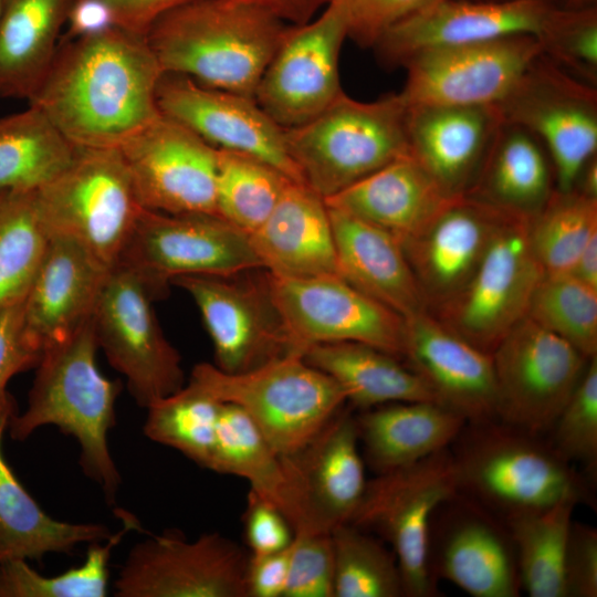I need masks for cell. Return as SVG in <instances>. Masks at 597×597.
Listing matches in <instances>:
<instances>
[{"label":"cell","instance_id":"25","mask_svg":"<svg viewBox=\"0 0 597 597\" xmlns=\"http://www.w3.org/2000/svg\"><path fill=\"white\" fill-rule=\"evenodd\" d=\"M507 213L470 196L457 197L401 243L428 312L468 283Z\"/></svg>","mask_w":597,"mask_h":597},{"label":"cell","instance_id":"48","mask_svg":"<svg viewBox=\"0 0 597 597\" xmlns=\"http://www.w3.org/2000/svg\"><path fill=\"white\" fill-rule=\"evenodd\" d=\"M283 597H335L331 533L294 534Z\"/></svg>","mask_w":597,"mask_h":597},{"label":"cell","instance_id":"40","mask_svg":"<svg viewBox=\"0 0 597 597\" xmlns=\"http://www.w3.org/2000/svg\"><path fill=\"white\" fill-rule=\"evenodd\" d=\"M122 527L100 542L90 543L85 561L55 576H45L25 559L0 564V597H105L108 591L109 561L125 534L140 530L137 517L116 510Z\"/></svg>","mask_w":597,"mask_h":597},{"label":"cell","instance_id":"27","mask_svg":"<svg viewBox=\"0 0 597 597\" xmlns=\"http://www.w3.org/2000/svg\"><path fill=\"white\" fill-rule=\"evenodd\" d=\"M109 271L76 240L50 234L23 300L24 327L42 349L93 317Z\"/></svg>","mask_w":597,"mask_h":597},{"label":"cell","instance_id":"43","mask_svg":"<svg viewBox=\"0 0 597 597\" xmlns=\"http://www.w3.org/2000/svg\"><path fill=\"white\" fill-rule=\"evenodd\" d=\"M597 234V200L575 190H556L528 221L533 253L545 275L569 274Z\"/></svg>","mask_w":597,"mask_h":597},{"label":"cell","instance_id":"42","mask_svg":"<svg viewBox=\"0 0 597 597\" xmlns=\"http://www.w3.org/2000/svg\"><path fill=\"white\" fill-rule=\"evenodd\" d=\"M221 407V401L188 381L146 408L144 434L209 470Z\"/></svg>","mask_w":597,"mask_h":597},{"label":"cell","instance_id":"20","mask_svg":"<svg viewBox=\"0 0 597 597\" xmlns=\"http://www.w3.org/2000/svg\"><path fill=\"white\" fill-rule=\"evenodd\" d=\"M148 210L216 214L217 148L163 114L118 148Z\"/></svg>","mask_w":597,"mask_h":597},{"label":"cell","instance_id":"47","mask_svg":"<svg viewBox=\"0 0 597 597\" xmlns=\"http://www.w3.org/2000/svg\"><path fill=\"white\" fill-rule=\"evenodd\" d=\"M551 447L565 461L597 470V355L589 358L575 389L548 431Z\"/></svg>","mask_w":597,"mask_h":597},{"label":"cell","instance_id":"23","mask_svg":"<svg viewBox=\"0 0 597 597\" xmlns=\"http://www.w3.org/2000/svg\"><path fill=\"white\" fill-rule=\"evenodd\" d=\"M298 515V533H331L348 523L366 488L356 416L337 411L298 452L282 457Z\"/></svg>","mask_w":597,"mask_h":597},{"label":"cell","instance_id":"28","mask_svg":"<svg viewBox=\"0 0 597 597\" xmlns=\"http://www.w3.org/2000/svg\"><path fill=\"white\" fill-rule=\"evenodd\" d=\"M327 209L337 275L404 318L428 311L400 241L352 214Z\"/></svg>","mask_w":597,"mask_h":597},{"label":"cell","instance_id":"14","mask_svg":"<svg viewBox=\"0 0 597 597\" xmlns=\"http://www.w3.org/2000/svg\"><path fill=\"white\" fill-rule=\"evenodd\" d=\"M504 122L531 130L552 159L556 189L572 190L597 155V88L540 54L510 94L495 105Z\"/></svg>","mask_w":597,"mask_h":597},{"label":"cell","instance_id":"9","mask_svg":"<svg viewBox=\"0 0 597 597\" xmlns=\"http://www.w3.org/2000/svg\"><path fill=\"white\" fill-rule=\"evenodd\" d=\"M457 491L450 447L366 483L348 523L375 532L390 545L407 597L438 593L428 565L430 522L437 507Z\"/></svg>","mask_w":597,"mask_h":597},{"label":"cell","instance_id":"1","mask_svg":"<svg viewBox=\"0 0 597 597\" xmlns=\"http://www.w3.org/2000/svg\"><path fill=\"white\" fill-rule=\"evenodd\" d=\"M161 74L145 36L114 25L60 41L28 102L75 147L118 149L161 115Z\"/></svg>","mask_w":597,"mask_h":597},{"label":"cell","instance_id":"6","mask_svg":"<svg viewBox=\"0 0 597 597\" xmlns=\"http://www.w3.org/2000/svg\"><path fill=\"white\" fill-rule=\"evenodd\" d=\"M188 381L239 407L282 457L304 448L347 402L341 386L297 353L239 374L199 363Z\"/></svg>","mask_w":597,"mask_h":597},{"label":"cell","instance_id":"21","mask_svg":"<svg viewBox=\"0 0 597 597\" xmlns=\"http://www.w3.org/2000/svg\"><path fill=\"white\" fill-rule=\"evenodd\" d=\"M156 100L164 116L184 125L212 147L259 158L291 180L304 182L286 150L283 128L254 98L163 72Z\"/></svg>","mask_w":597,"mask_h":597},{"label":"cell","instance_id":"60","mask_svg":"<svg viewBox=\"0 0 597 597\" xmlns=\"http://www.w3.org/2000/svg\"><path fill=\"white\" fill-rule=\"evenodd\" d=\"M2 6H3V0H0V17H1V11H2Z\"/></svg>","mask_w":597,"mask_h":597},{"label":"cell","instance_id":"51","mask_svg":"<svg viewBox=\"0 0 597 597\" xmlns=\"http://www.w3.org/2000/svg\"><path fill=\"white\" fill-rule=\"evenodd\" d=\"M566 597L597 596V530L572 520L564 559Z\"/></svg>","mask_w":597,"mask_h":597},{"label":"cell","instance_id":"34","mask_svg":"<svg viewBox=\"0 0 597 597\" xmlns=\"http://www.w3.org/2000/svg\"><path fill=\"white\" fill-rule=\"evenodd\" d=\"M74 0H3L0 98H25L42 82Z\"/></svg>","mask_w":597,"mask_h":597},{"label":"cell","instance_id":"41","mask_svg":"<svg viewBox=\"0 0 597 597\" xmlns=\"http://www.w3.org/2000/svg\"><path fill=\"white\" fill-rule=\"evenodd\" d=\"M291 181L259 158L217 149L216 213L250 235L268 219Z\"/></svg>","mask_w":597,"mask_h":597},{"label":"cell","instance_id":"5","mask_svg":"<svg viewBox=\"0 0 597 597\" xmlns=\"http://www.w3.org/2000/svg\"><path fill=\"white\" fill-rule=\"evenodd\" d=\"M409 107L399 94L373 102L343 93L312 121L283 128L303 181L326 199L409 154Z\"/></svg>","mask_w":597,"mask_h":597},{"label":"cell","instance_id":"53","mask_svg":"<svg viewBox=\"0 0 597 597\" xmlns=\"http://www.w3.org/2000/svg\"><path fill=\"white\" fill-rule=\"evenodd\" d=\"M291 545L279 552L249 556L247 567L248 597L284 596L290 568Z\"/></svg>","mask_w":597,"mask_h":597},{"label":"cell","instance_id":"4","mask_svg":"<svg viewBox=\"0 0 597 597\" xmlns=\"http://www.w3.org/2000/svg\"><path fill=\"white\" fill-rule=\"evenodd\" d=\"M451 446L458 491L503 520L566 500L591 503L586 478L543 436L492 419L467 422Z\"/></svg>","mask_w":597,"mask_h":597},{"label":"cell","instance_id":"10","mask_svg":"<svg viewBox=\"0 0 597 597\" xmlns=\"http://www.w3.org/2000/svg\"><path fill=\"white\" fill-rule=\"evenodd\" d=\"M528 221L507 213L468 283L429 312L489 354L525 317L544 275L530 243Z\"/></svg>","mask_w":597,"mask_h":597},{"label":"cell","instance_id":"13","mask_svg":"<svg viewBox=\"0 0 597 597\" xmlns=\"http://www.w3.org/2000/svg\"><path fill=\"white\" fill-rule=\"evenodd\" d=\"M491 355L496 419L543 437L553 427L589 359L527 317L506 333Z\"/></svg>","mask_w":597,"mask_h":597},{"label":"cell","instance_id":"57","mask_svg":"<svg viewBox=\"0 0 597 597\" xmlns=\"http://www.w3.org/2000/svg\"><path fill=\"white\" fill-rule=\"evenodd\" d=\"M569 275L597 290V234L586 244Z\"/></svg>","mask_w":597,"mask_h":597},{"label":"cell","instance_id":"38","mask_svg":"<svg viewBox=\"0 0 597 597\" xmlns=\"http://www.w3.org/2000/svg\"><path fill=\"white\" fill-rule=\"evenodd\" d=\"M574 501L504 520L517 557L522 590L531 597H566L564 559Z\"/></svg>","mask_w":597,"mask_h":597},{"label":"cell","instance_id":"49","mask_svg":"<svg viewBox=\"0 0 597 597\" xmlns=\"http://www.w3.org/2000/svg\"><path fill=\"white\" fill-rule=\"evenodd\" d=\"M439 0H331L342 14L347 38L374 48L383 34L401 20Z\"/></svg>","mask_w":597,"mask_h":597},{"label":"cell","instance_id":"19","mask_svg":"<svg viewBox=\"0 0 597 597\" xmlns=\"http://www.w3.org/2000/svg\"><path fill=\"white\" fill-rule=\"evenodd\" d=\"M542 52L530 34L426 51L404 64L400 95L408 106L498 105Z\"/></svg>","mask_w":597,"mask_h":597},{"label":"cell","instance_id":"58","mask_svg":"<svg viewBox=\"0 0 597 597\" xmlns=\"http://www.w3.org/2000/svg\"><path fill=\"white\" fill-rule=\"evenodd\" d=\"M572 190L597 200V155L589 158L582 167Z\"/></svg>","mask_w":597,"mask_h":597},{"label":"cell","instance_id":"56","mask_svg":"<svg viewBox=\"0 0 597 597\" xmlns=\"http://www.w3.org/2000/svg\"><path fill=\"white\" fill-rule=\"evenodd\" d=\"M268 11L279 20L293 25L304 24L326 7L331 0H243Z\"/></svg>","mask_w":597,"mask_h":597},{"label":"cell","instance_id":"61","mask_svg":"<svg viewBox=\"0 0 597 597\" xmlns=\"http://www.w3.org/2000/svg\"><path fill=\"white\" fill-rule=\"evenodd\" d=\"M492 1H500V0H492Z\"/></svg>","mask_w":597,"mask_h":597},{"label":"cell","instance_id":"8","mask_svg":"<svg viewBox=\"0 0 597 597\" xmlns=\"http://www.w3.org/2000/svg\"><path fill=\"white\" fill-rule=\"evenodd\" d=\"M164 296L137 270L118 263L108 272L93 314L98 348L125 377L142 408L185 386L180 354L164 335L153 307Z\"/></svg>","mask_w":597,"mask_h":597},{"label":"cell","instance_id":"32","mask_svg":"<svg viewBox=\"0 0 597 597\" xmlns=\"http://www.w3.org/2000/svg\"><path fill=\"white\" fill-rule=\"evenodd\" d=\"M14 398H0V564L41 561L49 553H70L77 545L107 540L101 523H71L51 517L20 483L2 453V438L15 413Z\"/></svg>","mask_w":597,"mask_h":597},{"label":"cell","instance_id":"45","mask_svg":"<svg viewBox=\"0 0 597 597\" xmlns=\"http://www.w3.org/2000/svg\"><path fill=\"white\" fill-rule=\"evenodd\" d=\"M525 317L568 342L586 358L597 355V290L574 276L544 274Z\"/></svg>","mask_w":597,"mask_h":597},{"label":"cell","instance_id":"54","mask_svg":"<svg viewBox=\"0 0 597 597\" xmlns=\"http://www.w3.org/2000/svg\"><path fill=\"white\" fill-rule=\"evenodd\" d=\"M116 27L145 36L153 22L164 13L191 0H103Z\"/></svg>","mask_w":597,"mask_h":597},{"label":"cell","instance_id":"33","mask_svg":"<svg viewBox=\"0 0 597 597\" xmlns=\"http://www.w3.org/2000/svg\"><path fill=\"white\" fill-rule=\"evenodd\" d=\"M556 190L553 163L541 139L527 128L503 121L465 196L531 219Z\"/></svg>","mask_w":597,"mask_h":597},{"label":"cell","instance_id":"2","mask_svg":"<svg viewBox=\"0 0 597 597\" xmlns=\"http://www.w3.org/2000/svg\"><path fill=\"white\" fill-rule=\"evenodd\" d=\"M98 349L93 317L43 349L25 410L12 415L10 437L24 441L38 428L55 426L80 444L83 473L97 483L106 502L115 503L122 484L107 434L116 425L121 380L105 377L96 364Z\"/></svg>","mask_w":597,"mask_h":597},{"label":"cell","instance_id":"11","mask_svg":"<svg viewBox=\"0 0 597 597\" xmlns=\"http://www.w3.org/2000/svg\"><path fill=\"white\" fill-rule=\"evenodd\" d=\"M292 350L354 342L401 359L405 320L337 274L283 276L265 271Z\"/></svg>","mask_w":597,"mask_h":597},{"label":"cell","instance_id":"36","mask_svg":"<svg viewBox=\"0 0 597 597\" xmlns=\"http://www.w3.org/2000/svg\"><path fill=\"white\" fill-rule=\"evenodd\" d=\"M209 470L247 480L250 491L277 507L297 531L298 511L282 455L232 404L222 402Z\"/></svg>","mask_w":597,"mask_h":597},{"label":"cell","instance_id":"22","mask_svg":"<svg viewBox=\"0 0 597 597\" xmlns=\"http://www.w3.org/2000/svg\"><path fill=\"white\" fill-rule=\"evenodd\" d=\"M549 0H439L401 20L374 45L387 66L431 50L530 34L538 36Z\"/></svg>","mask_w":597,"mask_h":597},{"label":"cell","instance_id":"55","mask_svg":"<svg viewBox=\"0 0 597 597\" xmlns=\"http://www.w3.org/2000/svg\"><path fill=\"white\" fill-rule=\"evenodd\" d=\"M114 25L113 14L103 0H74L62 40L94 34Z\"/></svg>","mask_w":597,"mask_h":597},{"label":"cell","instance_id":"30","mask_svg":"<svg viewBox=\"0 0 597 597\" xmlns=\"http://www.w3.org/2000/svg\"><path fill=\"white\" fill-rule=\"evenodd\" d=\"M250 239L263 270L272 274H337L327 206L304 182L287 185L271 214Z\"/></svg>","mask_w":597,"mask_h":597},{"label":"cell","instance_id":"39","mask_svg":"<svg viewBox=\"0 0 597 597\" xmlns=\"http://www.w3.org/2000/svg\"><path fill=\"white\" fill-rule=\"evenodd\" d=\"M36 190H0V311L25 297L50 241Z\"/></svg>","mask_w":597,"mask_h":597},{"label":"cell","instance_id":"59","mask_svg":"<svg viewBox=\"0 0 597 597\" xmlns=\"http://www.w3.org/2000/svg\"><path fill=\"white\" fill-rule=\"evenodd\" d=\"M597 0H561V3L556 7L563 8V9H582V8H589V7H596Z\"/></svg>","mask_w":597,"mask_h":597},{"label":"cell","instance_id":"15","mask_svg":"<svg viewBox=\"0 0 597 597\" xmlns=\"http://www.w3.org/2000/svg\"><path fill=\"white\" fill-rule=\"evenodd\" d=\"M249 556L218 532L188 541L180 531L136 543L114 582L117 597H248Z\"/></svg>","mask_w":597,"mask_h":597},{"label":"cell","instance_id":"44","mask_svg":"<svg viewBox=\"0 0 597 597\" xmlns=\"http://www.w3.org/2000/svg\"><path fill=\"white\" fill-rule=\"evenodd\" d=\"M335 597H401L404 580L391 549L350 523L331 531Z\"/></svg>","mask_w":597,"mask_h":597},{"label":"cell","instance_id":"31","mask_svg":"<svg viewBox=\"0 0 597 597\" xmlns=\"http://www.w3.org/2000/svg\"><path fill=\"white\" fill-rule=\"evenodd\" d=\"M364 461L381 474L451 447L467 420L433 401L392 402L356 416Z\"/></svg>","mask_w":597,"mask_h":597},{"label":"cell","instance_id":"52","mask_svg":"<svg viewBox=\"0 0 597 597\" xmlns=\"http://www.w3.org/2000/svg\"><path fill=\"white\" fill-rule=\"evenodd\" d=\"M243 532L251 555L282 551L294 538V531L282 512L252 491L247 498Z\"/></svg>","mask_w":597,"mask_h":597},{"label":"cell","instance_id":"17","mask_svg":"<svg viewBox=\"0 0 597 597\" xmlns=\"http://www.w3.org/2000/svg\"><path fill=\"white\" fill-rule=\"evenodd\" d=\"M250 272L186 275L171 282L193 300L213 345V365L228 374L249 371L294 353L264 270L255 276Z\"/></svg>","mask_w":597,"mask_h":597},{"label":"cell","instance_id":"35","mask_svg":"<svg viewBox=\"0 0 597 597\" xmlns=\"http://www.w3.org/2000/svg\"><path fill=\"white\" fill-rule=\"evenodd\" d=\"M302 356L332 377L347 402L362 410L392 402H438L418 374L398 357L374 346L354 342L317 344L307 347Z\"/></svg>","mask_w":597,"mask_h":597},{"label":"cell","instance_id":"37","mask_svg":"<svg viewBox=\"0 0 597 597\" xmlns=\"http://www.w3.org/2000/svg\"><path fill=\"white\" fill-rule=\"evenodd\" d=\"M75 149L34 106L0 117V190L41 188L70 164Z\"/></svg>","mask_w":597,"mask_h":597},{"label":"cell","instance_id":"7","mask_svg":"<svg viewBox=\"0 0 597 597\" xmlns=\"http://www.w3.org/2000/svg\"><path fill=\"white\" fill-rule=\"evenodd\" d=\"M36 195L49 233L76 240L107 270L119 262L143 210L117 148L76 147Z\"/></svg>","mask_w":597,"mask_h":597},{"label":"cell","instance_id":"24","mask_svg":"<svg viewBox=\"0 0 597 597\" xmlns=\"http://www.w3.org/2000/svg\"><path fill=\"white\" fill-rule=\"evenodd\" d=\"M404 320L401 360L426 381L438 402L467 422L496 419L492 355L428 311Z\"/></svg>","mask_w":597,"mask_h":597},{"label":"cell","instance_id":"12","mask_svg":"<svg viewBox=\"0 0 597 597\" xmlns=\"http://www.w3.org/2000/svg\"><path fill=\"white\" fill-rule=\"evenodd\" d=\"M118 263L137 270L164 294L180 276L263 270L250 235L219 216L145 208Z\"/></svg>","mask_w":597,"mask_h":597},{"label":"cell","instance_id":"16","mask_svg":"<svg viewBox=\"0 0 597 597\" xmlns=\"http://www.w3.org/2000/svg\"><path fill=\"white\" fill-rule=\"evenodd\" d=\"M428 565L436 582L447 580L473 597H517L522 593L506 522L459 491L432 515Z\"/></svg>","mask_w":597,"mask_h":597},{"label":"cell","instance_id":"50","mask_svg":"<svg viewBox=\"0 0 597 597\" xmlns=\"http://www.w3.org/2000/svg\"><path fill=\"white\" fill-rule=\"evenodd\" d=\"M23 300L0 311V398L11 378L35 368L42 354L24 327Z\"/></svg>","mask_w":597,"mask_h":597},{"label":"cell","instance_id":"3","mask_svg":"<svg viewBox=\"0 0 597 597\" xmlns=\"http://www.w3.org/2000/svg\"><path fill=\"white\" fill-rule=\"evenodd\" d=\"M290 24L243 0H191L145 34L164 73L254 98Z\"/></svg>","mask_w":597,"mask_h":597},{"label":"cell","instance_id":"26","mask_svg":"<svg viewBox=\"0 0 597 597\" xmlns=\"http://www.w3.org/2000/svg\"><path fill=\"white\" fill-rule=\"evenodd\" d=\"M409 154L451 198L472 189L502 116L495 105L408 106Z\"/></svg>","mask_w":597,"mask_h":597},{"label":"cell","instance_id":"18","mask_svg":"<svg viewBox=\"0 0 597 597\" xmlns=\"http://www.w3.org/2000/svg\"><path fill=\"white\" fill-rule=\"evenodd\" d=\"M346 38L345 21L329 3L311 21L287 27L254 93L281 128L312 121L344 93L338 65Z\"/></svg>","mask_w":597,"mask_h":597},{"label":"cell","instance_id":"29","mask_svg":"<svg viewBox=\"0 0 597 597\" xmlns=\"http://www.w3.org/2000/svg\"><path fill=\"white\" fill-rule=\"evenodd\" d=\"M451 199L408 154L324 201L329 208L387 231L402 243L425 228Z\"/></svg>","mask_w":597,"mask_h":597},{"label":"cell","instance_id":"46","mask_svg":"<svg viewBox=\"0 0 597 597\" xmlns=\"http://www.w3.org/2000/svg\"><path fill=\"white\" fill-rule=\"evenodd\" d=\"M543 54L576 78L597 86V6L554 7L538 36Z\"/></svg>","mask_w":597,"mask_h":597}]
</instances>
